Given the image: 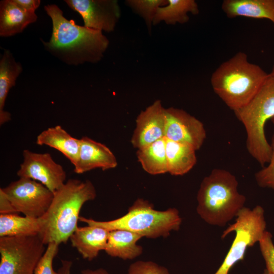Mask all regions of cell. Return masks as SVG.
Instances as JSON below:
<instances>
[{
	"mask_svg": "<svg viewBox=\"0 0 274 274\" xmlns=\"http://www.w3.org/2000/svg\"><path fill=\"white\" fill-rule=\"evenodd\" d=\"M110 231L98 226L78 227L70 239L82 257L91 261L105 250Z\"/></svg>",
	"mask_w": 274,
	"mask_h": 274,
	"instance_id": "9a60e30c",
	"label": "cell"
},
{
	"mask_svg": "<svg viewBox=\"0 0 274 274\" xmlns=\"http://www.w3.org/2000/svg\"><path fill=\"white\" fill-rule=\"evenodd\" d=\"M165 140L168 173L176 176L186 174L196 163V151L188 145Z\"/></svg>",
	"mask_w": 274,
	"mask_h": 274,
	"instance_id": "44dd1931",
	"label": "cell"
},
{
	"mask_svg": "<svg viewBox=\"0 0 274 274\" xmlns=\"http://www.w3.org/2000/svg\"><path fill=\"white\" fill-rule=\"evenodd\" d=\"M244 125L246 146L251 156L261 166L269 161L271 148L266 138L265 126L274 117V77L269 76L251 100L233 111Z\"/></svg>",
	"mask_w": 274,
	"mask_h": 274,
	"instance_id": "8992f818",
	"label": "cell"
},
{
	"mask_svg": "<svg viewBox=\"0 0 274 274\" xmlns=\"http://www.w3.org/2000/svg\"><path fill=\"white\" fill-rule=\"evenodd\" d=\"M38 17L35 12L27 11L14 0L0 2V36L8 37L20 33L29 24L35 22Z\"/></svg>",
	"mask_w": 274,
	"mask_h": 274,
	"instance_id": "2e32d148",
	"label": "cell"
},
{
	"mask_svg": "<svg viewBox=\"0 0 274 274\" xmlns=\"http://www.w3.org/2000/svg\"><path fill=\"white\" fill-rule=\"evenodd\" d=\"M270 144L271 153L269 161L267 165L255 174V179L259 187L274 190V133Z\"/></svg>",
	"mask_w": 274,
	"mask_h": 274,
	"instance_id": "484cf974",
	"label": "cell"
},
{
	"mask_svg": "<svg viewBox=\"0 0 274 274\" xmlns=\"http://www.w3.org/2000/svg\"><path fill=\"white\" fill-rule=\"evenodd\" d=\"M165 109L157 99L140 113L130 140L134 148L143 149L165 137Z\"/></svg>",
	"mask_w": 274,
	"mask_h": 274,
	"instance_id": "4fadbf2b",
	"label": "cell"
},
{
	"mask_svg": "<svg viewBox=\"0 0 274 274\" xmlns=\"http://www.w3.org/2000/svg\"><path fill=\"white\" fill-rule=\"evenodd\" d=\"M22 71L21 64L16 61L11 52L5 50L0 60V125L11 120V114L4 110L10 90L15 85L17 77Z\"/></svg>",
	"mask_w": 274,
	"mask_h": 274,
	"instance_id": "ffe728a7",
	"label": "cell"
},
{
	"mask_svg": "<svg viewBox=\"0 0 274 274\" xmlns=\"http://www.w3.org/2000/svg\"><path fill=\"white\" fill-rule=\"evenodd\" d=\"M237 187L238 181L231 173L214 168L203 179L197 192L198 215L210 225L225 226L245 207L246 198Z\"/></svg>",
	"mask_w": 274,
	"mask_h": 274,
	"instance_id": "277c9868",
	"label": "cell"
},
{
	"mask_svg": "<svg viewBox=\"0 0 274 274\" xmlns=\"http://www.w3.org/2000/svg\"><path fill=\"white\" fill-rule=\"evenodd\" d=\"M143 237L125 229L110 231L105 252L110 256L131 260L140 256L143 248L137 242Z\"/></svg>",
	"mask_w": 274,
	"mask_h": 274,
	"instance_id": "d6986e66",
	"label": "cell"
},
{
	"mask_svg": "<svg viewBox=\"0 0 274 274\" xmlns=\"http://www.w3.org/2000/svg\"><path fill=\"white\" fill-rule=\"evenodd\" d=\"M165 138L191 146L196 151L202 146L207 138L203 124L183 109L165 108Z\"/></svg>",
	"mask_w": 274,
	"mask_h": 274,
	"instance_id": "8fae6325",
	"label": "cell"
},
{
	"mask_svg": "<svg viewBox=\"0 0 274 274\" xmlns=\"http://www.w3.org/2000/svg\"><path fill=\"white\" fill-rule=\"evenodd\" d=\"M221 9L229 18L265 19L274 25V0H224Z\"/></svg>",
	"mask_w": 274,
	"mask_h": 274,
	"instance_id": "e0dca14e",
	"label": "cell"
},
{
	"mask_svg": "<svg viewBox=\"0 0 274 274\" xmlns=\"http://www.w3.org/2000/svg\"><path fill=\"white\" fill-rule=\"evenodd\" d=\"M136 154L138 161L147 173L157 175L168 173L165 138L137 150Z\"/></svg>",
	"mask_w": 274,
	"mask_h": 274,
	"instance_id": "603a6c76",
	"label": "cell"
},
{
	"mask_svg": "<svg viewBox=\"0 0 274 274\" xmlns=\"http://www.w3.org/2000/svg\"><path fill=\"white\" fill-rule=\"evenodd\" d=\"M36 144L52 147L64 155L74 166L78 160L80 139L72 136L60 125L48 128L37 137Z\"/></svg>",
	"mask_w": 274,
	"mask_h": 274,
	"instance_id": "ac0fdd59",
	"label": "cell"
},
{
	"mask_svg": "<svg viewBox=\"0 0 274 274\" xmlns=\"http://www.w3.org/2000/svg\"><path fill=\"white\" fill-rule=\"evenodd\" d=\"M125 4L144 20L149 34L158 9L168 3L167 0H126Z\"/></svg>",
	"mask_w": 274,
	"mask_h": 274,
	"instance_id": "d4e9b609",
	"label": "cell"
},
{
	"mask_svg": "<svg viewBox=\"0 0 274 274\" xmlns=\"http://www.w3.org/2000/svg\"><path fill=\"white\" fill-rule=\"evenodd\" d=\"M268 77L269 74L239 51L222 62L210 81L214 92L234 111L247 104Z\"/></svg>",
	"mask_w": 274,
	"mask_h": 274,
	"instance_id": "3957f363",
	"label": "cell"
},
{
	"mask_svg": "<svg viewBox=\"0 0 274 274\" xmlns=\"http://www.w3.org/2000/svg\"><path fill=\"white\" fill-rule=\"evenodd\" d=\"M59 244L52 242L48 244L38 262L33 274H58L53 268V261L58 252Z\"/></svg>",
	"mask_w": 274,
	"mask_h": 274,
	"instance_id": "4316f807",
	"label": "cell"
},
{
	"mask_svg": "<svg viewBox=\"0 0 274 274\" xmlns=\"http://www.w3.org/2000/svg\"><path fill=\"white\" fill-rule=\"evenodd\" d=\"M38 235L0 237V274H33L46 249Z\"/></svg>",
	"mask_w": 274,
	"mask_h": 274,
	"instance_id": "ba28073f",
	"label": "cell"
},
{
	"mask_svg": "<svg viewBox=\"0 0 274 274\" xmlns=\"http://www.w3.org/2000/svg\"><path fill=\"white\" fill-rule=\"evenodd\" d=\"M167 1V5L158 9L153 25L162 21L168 25L184 24L189 20V13L194 15L199 14L198 5L194 0Z\"/></svg>",
	"mask_w": 274,
	"mask_h": 274,
	"instance_id": "7402d4cb",
	"label": "cell"
},
{
	"mask_svg": "<svg viewBox=\"0 0 274 274\" xmlns=\"http://www.w3.org/2000/svg\"><path fill=\"white\" fill-rule=\"evenodd\" d=\"M79 220L109 231L125 229L149 238L167 237L172 231L179 230L182 223L176 208L156 210L152 203L143 198L137 199L126 214L114 220L101 221L80 216Z\"/></svg>",
	"mask_w": 274,
	"mask_h": 274,
	"instance_id": "5b68a950",
	"label": "cell"
},
{
	"mask_svg": "<svg viewBox=\"0 0 274 274\" xmlns=\"http://www.w3.org/2000/svg\"><path fill=\"white\" fill-rule=\"evenodd\" d=\"M61 265L58 270V274H71V268L73 263L68 260H61ZM82 274H110L106 270L100 268L96 270L87 269L81 271Z\"/></svg>",
	"mask_w": 274,
	"mask_h": 274,
	"instance_id": "f546056e",
	"label": "cell"
},
{
	"mask_svg": "<svg viewBox=\"0 0 274 274\" xmlns=\"http://www.w3.org/2000/svg\"><path fill=\"white\" fill-rule=\"evenodd\" d=\"M1 189L17 213L35 218L45 214L54 196V192L41 183L25 178H19Z\"/></svg>",
	"mask_w": 274,
	"mask_h": 274,
	"instance_id": "9c48e42d",
	"label": "cell"
},
{
	"mask_svg": "<svg viewBox=\"0 0 274 274\" xmlns=\"http://www.w3.org/2000/svg\"><path fill=\"white\" fill-rule=\"evenodd\" d=\"M80 139V147L74 172L81 174L95 168L102 170L115 168L118 162L112 151L105 144L88 136Z\"/></svg>",
	"mask_w": 274,
	"mask_h": 274,
	"instance_id": "5bb4252c",
	"label": "cell"
},
{
	"mask_svg": "<svg viewBox=\"0 0 274 274\" xmlns=\"http://www.w3.org/2000/svg\"><path fill=\"white\" fill-rule=\"evenodd\" d=\"M258 243L265 262V269L270 274H274V244L271 233L266 230Z\"/></svg>",
	"mask_w": 274,
	"mask_h": 274,
	"instance_id": "83f0119b",
	"label": "cell"
},
{
	"mask_svg": "<svg viewBox=\"0 0 274 274\" xmlns=\"http://www.w3.org/2000/svg\"><path fill=\"white\" fill-rule=\"evenodd\" d=\"M266 227L264 210L261 206L252 209L243 208L237 215L235 222L222 234V238L232 232L235 235L224 261L214 274H229L233 265L244 259L248 248L261 240Z\"/></svg>",
	"mask_w": 274,
	"mask_h": 274,
	"instance_id": "52a82bcc",
	"label": "cell"
},
{
	"mask_svg": "<svg viewBox=\"0 0 274 274\" xmlns=\"http://www.w3.org/2000/svg\"><path fill=\"white\" fill-rule=\"evenodd\" d=\"M262 274H270V273L266 269H265Z\"/></svg>",
	"mask_w": 274,
	"mask_h": 274,
	"instance_id": "836d02e7",
	"label": "cell"
},
{
	"mask_svg": "<svg viewBox=\"0 0 274 274\" xmlns=\"http://www.w3.org/2000/svg\"><path fill=\"white\" fill-rule=\"evenodd\" d=\"M127 274H169L168 269L151 261H138L131 264Z\"/></svg>",
	"mask_w": 274,
	"mask_h": 274,
	"instance_id": "f1b7e54d",
	"label": "cell"
},
{
	"mask_svg": "<svg viewBox=\"0 0 274 274\" xmlns=\"http://www.w3.org/2000/svg\"><path fill=\"white\" fill-rule=\"evenodd\" d=\"M41 229L40 218L18 214L0 215V237L38 235Z\"/></svg>",
	"mask_w": 274,
	"mask_h": 274,
	"instance_id": "cb8c5ba5",
	"label": "cell"
},
{
	"mask_svg": "<svg viewBox=\"0 0 274 274\" xmlns=\"http://www.w3.org/2000/svg\"><path fill=\"white\" fill-rule=\"evenodd\" d=\"M0 213L1 214L18 213L1 188L0 189Z\"/></svg>",
	"mask_w": 274,
	"mask_h": 274,
	"instance_id": "4dcf8cb0",
	"label": "cell"
},
{
	"mask_svg": "<svg viewBox=\"0 0 274 274\" xmlns=\"http://www.w3.org/2000/svg\"><path fill=\"white\" fill-rule=\"evenodd\" d=\"M271 122H272V124L274 126V117L271 119Z\"/></svg>",
	"mask_w": 274,
	"mask_h": 274,
	"instance_id": "e575fe53",
	"label": "cell"
},
{
	"mask_svg": "<svg viewBox=\"0 0 274 274\" xmlns=\"http://www.w3.org/2000/svg\"><path fill=\"white\" fill-rule=\"evenodd\" d=\"M44 9L52 22L50 40L43 42L47 51L69 64L97 63L102 59L109 45L102 31L67 20L55 4L46 5Z\"/></svg>",
	"mask_w": 274,
	"mask_h": 274,
	"instance_id": "6da1fadb",
	"label": "cell"
},
{
	"mask_svg": "<svg viewBox=\"0 0 274 274\" xmlns=\"http://www.w3.org/2000/svg\"><path fill=\"white\" fill-rule=\"evenodd\" d=\"M96 197L93 183L89 180L71 179L54 192L51 203L40 218L38 235L47 245L54 242L66 243L78 227L79 214L83 204Z\"/></svg>",
	"mask_w": 274,
	"mask_h": 274,
	"instance_id": "7a4b0ae2",
	"label": "cell"
},
{
	"mask_svg": "<svg viewBox=\"0 0 274 274\" xmlns=\"http://www.w3.org/2000/svg\"><path fill=\"white\" fill-rule=\"evenodd\" d=\"M22 155L23 160L17 172L19 178L38 181L53 192L65 183V171L50 153H36L25 149Z\"/></svg>",
	"mask_w": 274,
	"mask_h": 274,
	"instance_id": "30bf717a",
	"label": "cell"
},
{
	"mask_svg": "<svg viewBox=\"0 0 274 274\" xmlns=\"http://www.w3.org/2000/svg\"><path fill=\"white\" fill-rule=\"evenodd\" d=\"M21 8L29 12H35L40 6V0H14Z\"/></svg>",
	"mask_w": 274,
	"mask_h": 274,
	"instance_id": "1f68e13d",
	"label": "cell"
},
{
	"mask_svg": "<svg viewBox=\"0 0 274 274\" xmlns=\"http://www.w3.org/2000/svg\"><path fill=\"white\" fill-rule=\"evenodd\" d=\"M73 10L78 12L84 26L108 32L114 30L121 17L117 0H65Z\"/></svg>",
	"mask_w": 274,
	"mask_h": 274,
	"instance_id": "7c38bea8",
	"label": "cell"
},
{
	"mask_svg": "<svg viewBox=\"0 0 274 274\" xmlns=\"http://www.w3.org/2000/svg\"><path fill=\"white\" fill-rule=\"evenodd\" d=\"M269 76H270L271 77H274V64H273V65L272 66L271 71V72L270 73H269Z\"/></svg>",
	"mask_w": 274,
	"mask_h": 274,
	"instance_id": "d6a6232c",
	"label": "cell"
}]
</instances>
